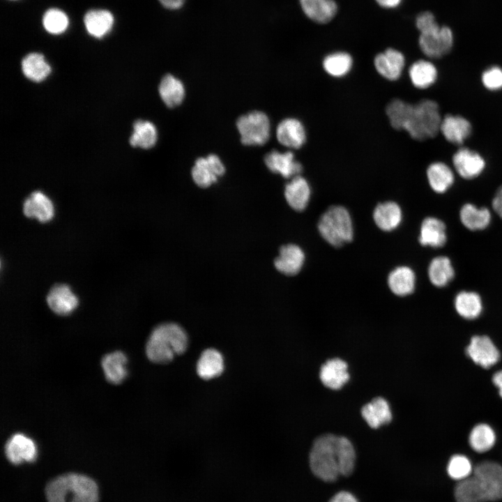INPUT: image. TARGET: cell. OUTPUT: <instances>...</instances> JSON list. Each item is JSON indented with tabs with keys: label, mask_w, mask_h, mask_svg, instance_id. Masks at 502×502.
<instances>
[{
	"label": "cell",
	"mask_w": 502,
	"mask_h": 502,
	"mask_svg": "<svg viewBox=\"0 0 502 502\" xmlns=\"http://www.w3.org/2000/svg\"><path fill=\"white\" fill-rule=\"evenodd\" d=\"M312 472L326 482L335 481L340 475L348 476L353 471L356 452L344 436L326 434L313 442L310 456Z\"/></svg>",
	"instance_id": "1"
},
{
	"label": "cell",
	"mask_w": 502,
	"mask_h": 502,
	"mask_svg": "<svg viewBox=\"0 0 502 502\" xmlns=\"http://www.w3.org/2000/svg\"><path fill=\"white\" fill-rule=\"evenodd\" d=\"M386 114L393 128L406 131L413 139L432 138L440 132L442 118L434 100L425 99L412 105L393 99L387 105Z\"/></svg>",
	"instance_id": "2"
},
{
	"label": "cell",
	"mask_w": 502,
	"mask_h": 502,
	"mask_svg": "<svg viewBox=\"0 0 502 502\" xmlns=\"http://www.w3.org/2000/svg\"><path fill=\"white\" fill-rule=\"evenodd\" d=\"M188 338L182 327L174 323L158 326L151 332L146 345L148 358L155 363H167L185 351Z\"/></svg>",
	"instance_id": "3"
},
{
	"label": "cell",
	"mask_w": 502,
	"mask_h": 502,
	"mask_svg": "<svg viewBox=\"0 0 502 502\" xmlns=\"http://www.w3.org/2000/svg\"><path fill=\"white\" fill-rule=\"evenodd\" d=\"M48 502H98V487L91 478L67 473L52 480L45 487Z\"/></svg>",
	"instance_id": "4"
},
{
	"label": "cell",
	"mask_w": 502,
	"mask_h": 502,
	"mask_svg": "<svg viewBox=\"0 0 502 502\" xmlns=\"http://www.w3.org/2000/svg\"><path fill=\"white\" fill-rule=\"evenodd\" d=\"M317 227L322 238L333 247H341L353 240L352 219L343 206H331L326 210L319 219Z\"/></svg>",
	"instance_id": "5"
},
{
	"label": "cell",
	"mask_w": 502,
	"mask_h": 502,
	"mask_svg": "<svg viewBox=\"0 0 502 502\" xmlns=\"http://www.w3.org/2000/svg\"><path fill=\"white\" fill-rule=\"evenodd\" d=\"M241 143L247 146H261L270 137L271 124L263 112L253 111L238 117L236 123Z\"/></svg>",
	"instance_id": "6"
},
{
	"label": "cell",
	"mask_w": 502,
	"mask_h": 502,
	"mask_svg": "<svg viewBox=\"0 0 502 502\" xmlns=\"http://www.w3.org/2000/svg\"><path fill=\"white\" fill-rule=\"evenodd\" d=\"M418 44L422 52L427 57L441 58L451 50L453 33L448 26L437 24L420 33Z\"/></svg>",
	"instance_id": "7"
},
{
	"label": "cell",
	"mask_w": 502,
	"mask_h": 502,
	"mask_svg": "<svg viewBox=\"0 0 502 502\" xmlns=\"http://www.w3.org/2000/svg\"><path fill=\"white\" fill-rule=\"evenodd\" d=\"M478 481L487 501L502 499V466L494 462L477 464L473 474Z\"/></svg>",
	"instance_id": "8"
},
{
	"label": "cell",
	"mask_w": 502,
	"mask_h": 502,
	"mask_svg": "<svg viewBox=\"0 0 502 502\" xmlns=\"http://www.w3.org/2000/svg\"><path fill=\"white\" fill-rule=\"evenodd\" d=\"M225 167L215 154H209L206 157H201L196 160L191 175L194 182L200 188H208L222 176Z\"/></svg>",
	"instance_id": "9"
},
{
	"label": "cell",
	"mask_w": 502,
	"mask_h": 502,
	"mask_svg": "<svg viewBox=\"0 0 502 502\" xmlns=\"http://www.w3.org/2000/svg\"><path fill=\"white\" fill-rule=\"evenodd\" d=\"M5 454L10 463L18 465L34 462L37 458L38 449L31 438L22 433H16L6 442Z\"/></svg>",
	"instance_id": "10"
},
{
	"label": "cell",
	"mask_w": 502,
	"mask_h": 502,
	"mask_svg": "<svg viewBox=\"0 0 502 502\" xmlns=\"http://www.w3.org/2000/svg\"><path fill=\"white\" fill-rule=\"evenodd\" d=\"M468 356L477 365L489 368L500 358V353L491 339L485 335L473 336L466 348Z\"/></svg>",
	"instance_id": "11"
},
{
	"label": "cell",
	"mask_w": 502,
	"mask_h": 502,
	"mask_svg": "<svg viewBox=\"0 0 502 502\" xmlns=\"http://www.w3.org/2000/svg\"><path fill=\"white\" fill-rule=\"evenodd\" d=\"M264 163L271 172L279 174L285 178L301 175L303 171L302 165L295 160L291 151L280 153L273 150L265 155Z\"/></svg>",
	"instance_id": "12"
},
{
	"label": "cell",
	"mask_w": 502,
	"mask_h": 502,
	"mask_svg": "<svg viewBox=\"0 0 502 502\" xmlns=\"http://www.w3.org/2000/svg\"><path fill=\"white\" fill-rule=\"evenodd\" d=\"M374 65L378 73L383 77L395 81L402 75L405 58L401 52L390 47L376 55Z\"/></svg>",
	"instance_id": "13"
},
{
	"label": "cell",
	"mask_w": 502,
	"mask_h": 502,
	"mask_svg": "<svg viewBox=\"0 0 502 502\" xmlns=\"http://www.w3.org/2000/svg\"><path fill=\"white\" fill-rule=\"evenodd\" d=\"M452 163L459 176L466 179L477 177L485 167L482 157L467 148H461L455 153Z\"/></svg>",
	"instance_id": "14"
},
{
	"label": "cell",
	"mask_w": 502,
	"mask_h": 502,
	"mask_svg": "<svg viewBox=\"0 0 502 502\" xmlns=\"http://www.w3.org/2000/svg\"><path fill=\"white\" fill-rule=\"evenodd\" d=\"M305 259V255L301 248L290 243L280 248L279 255L274 261V265L281 273L292 276L301 271Z\"/></svg>",
	"instance_id": "15"
},
{
	"label": "cell",
	"mask_w": 502,
	"mask_h": 502,
	"mask_svg": "<svg viewBox=\"0 0 502 502\" xmlns=\"http://www.w3.org/2000/svg\"><path fill=\"white\" fill-rule=\"evenodd\" d=\"M276 137L282 145L290 149H298L306 141V132L299 120L295 118H287L277 125Z\"/></svg>",
	"instance_id": "16"
},
{
	"label": "cell",
	"mask_w": 502,
	"mask_h": 502,
	"mask_svg": "<svg viewBox=\"0 0 502 502\" xmlns=\"http://www.w3.org/2000/svg\"><path fill=\"white\" fill-rule=\"evenodd\" d=\"M47 303L54 313L67 315L77 307L78 298L68 285L59 284L49 291Z\"/></svg>",
	"instance_id": "17"
},
{
	"label": "cell",
	"mask_w": 502,
	"mask_h": 502,
	"mask_svg": "<svg viewBox=\"0 0 502 502\" xmlns=\"http://www.w3.org/2000/svg\"><path fill=\"white\" fill-rule=\"evenodd\" d=\"M24 214L31 218H36L41 222L52 219L54 207L51 199L41 191L33 192L24 201Z\"/></svg>",
	"instance_id": "18"
},
{
	"label": "cell",
	"mask_w": 502,
	"mask_h": 502,
	"mask_svg": "<svg viewBox=\"0 0 502 502\" xmlns=\"http://www.w3.org/2000/svg\"><path fill=\"white\" fill-rule=\"evenodd\" d=\"M471 130L470 122L462 116L448 114L442 118L440 132L452 144H463L471 135Z\"/></svg>",
	"instance_id": "19"
},
{
	"label": "cell",
	"mask_w": 502,
	"mask_h": 502,
	"mask_svg": "<svg viewBox=\"0 0 502 502\" xmlns=\"http://www.w3.org/2000/svg\"><path fill=\"white\" fill-rule=\"evenodd\" d=\"M347 368V363L340 358L327 360L320 369L322 383L332 390L340 389L349 379Z\"/></svg>",
	"instance_id": "20"
},
{
	"label": "cell",
	"mask_w": 502,
	"mask_h": 502,
	"mask_svg": "<svg viewBox=\"0 0 502 502\" xmlns=\"http://www.w3.org/2000/svg\"><path fill=\"white\" fill-rule=\"evenodd\" d=\"M311 188L307 181L301 175L291 179L284 187V197L289 206L296 211H302L308 205Z\"/></svg>",
	"instance_id": "21"
},
{
	"label": "cell",
	"mask_w": 502,
	"mask_h": 502,
	"mask_svg": "<svg viewBox=\"0 0 502 502\" xmlns=\"http://www.w3.org/2000/svg\"><path fill=\"white\" fill-rule=\"evenodd\" d=\"M372 218L379 229L383 231H391L400 225L402 211L397 203L387 201L379 203L375 206Z\"/></svg>",
	"instance_id": "22"
},
{
	"label": "cell",
	"mask_w": 502,
	"mask_h": 502,
	"mask_svg": "<svg viewBox=\"0 0 502 502\" xmlns=\"http://www.w3.org/2000/svg\"><path fill=\"white\" fill-rule=\"evenodd\" d=\"M114 24L113 14L106 9H92L86 13L84 24L87 33L96 38H102L112 29Z\"/></svg>",
	"instance_id": "23"
},
{
	"label": "cell",
	"mask_w": 502,
	"mask_h": 502,
	"mask_svg": "<svg viewBox=\"0 0 502 502\" xmlns=\"http://www.w3.org/2000/svg\"><path fill=\"white\" fill-rule=\"evenodd\" d=\"M387 284L395 296L403 297L411 294L415 289L416 275L409 266H400L392 270L387 277Z\"/></svg>",
	"instance_id": "24"
},
{
	"label": "cell",
	"mask_w": 502,
	"mask_h": 502,
	"mask_svg": "<svg viewBox=\"0 0 502 502\" xmlns=\"http://www.w3.org/2000/svg\"><path fill=\"white\" fill-rule=\"evenodd\" d=\"M299 2L305 15L316 23L330 22L337 12L335 0H299Z\"/></svg>",
	"instance_id": "25"
},
{
	"label": "cell",
	"mask_w": 502,
	"mask_h": 502,
	"mask_svg": "<svg viewBox=\"0 0 502 502\" xmlns=\"http://www.w3.org/2000/svg\"><path fill=\"white\" fill-rule=\"evenodd\" d=\"M446 239V225L441 220L427 217L423 220L418 238L422 245L440 248L445 245Z\"/></svg>",
	"instance_id": "26"
},
{
	"label": "cell",
	"mask_w": 502,
	"mask_h": 502,
	"mask_svg": "<svg viewBox=\"0 0 502 502\" xmlns=\"http://www.w3.org/2000/svg\"><path fill=\"white\" fill-rule=\"evenodd\" d=\"M361 414L367 425L376 429L389 423L392 413L388 402L381 397H376L362 407Z\"/></svg>",
	"instance_id": "27"
},
{
	"label": "cell",
	"mask_w": 502,
	"mask_h": 502,
	"mask_svg": "<svg viewBox=\"0 0 502 502\" xmlns=\"http://www.w3.org/2000/svg\"><path fill=\"white\" fill-rule=\"evenodd\" d=\"M158 92L163 102L170 108L180 105L185 94L183 82L171 74H167L162 78Z\"/></svg>",
	"instance_id": "28"
},
{
	"label": "cell",
	"mask_w": 502,
	"mask_h": 502,
	"mask_svg": "<svg viewBox=\"0 0 502 502\" xmlns=\"http://www.w3.org/2000/svg\"><path fill=\"white\" fill-rule=\"evenodd\" d=\"M224 370V359L220 351L207 349L201 354L197 363V372L203 379H211L220 375Z\"/></svg>",
	"instance_id": "29"
},
{
	"label": "cell",
	"mask_w": 502,
	"mask_h": 502,
	"mask_svg": "<svg viewBox=\"0 0 502 502\" xmlns=\"http://www.w3.org/2000/svg\"><path fill=\"white\" fill-rule=\"evenodd\" d=\"M126 363V356L120 351L105 355L101 365L106 379L114 384L121 383L127 376Z\"/></svg>",
	"instance_id": "30"
},
{
	"label": "cell",
	"mask_w": 502,
	"mask_h": 502,
	"mask_svg": "<svg viewBox=\"0 0 502 502\" xmlns=\"http://www.w3.org/2000/svg\"><path fill=\"white\" fill-rule=\"evenodd\" d=\"M22 70L26 78L40 82L50 75L51 67L42 54L31 52L23 58Z\"/></svg>",
	"instance_id": "31"
},
{
	"label": "cell",
	"mask_w": 502,
	"mask_h": 502,
	"mask_svg": "<svg viewBox=\"0 0 502 502\" xmlns=\"http://www.w3.org/2000/svg\"><path fill=\"white\" fill-rule=\"evenodd\" d=\"M427 178L431 188L437 193L445 192L454 182V174L445 163H432L427 169Z\"/></svg>",
	"instance_id": "32"
},
{
	"label": "cell",
	"mask_w": 502,
	"mask_h": 502,
	"mask_svg": "<svg viewBox=\"0 0 502 502\" xmlns=\"http://www.w3.org/2000/svg\"><path fill=\"white\" fill-rule=\"evenodd\" d=\"M409 78L416 88L427 89L432 85L437 77L435 66L429 61L420 59L415 61L409 69Z\"/></svg>",
	"instance_id": "33"
},
{
	"label": "cell",
	"mask_w": 502,
	"mask_h": 502,
	"mask_svg": "<svg viewBox=\"0 0 502 502\" xmlns=\"http://www.w3.org/2000/svg\"><path fill=\"white\" fill-rule=\"evenodd\" d=\"M157 138V130L153 123L137 120L133 124V132L130 137V144L133 147L148 149L155 146Z\"/></svg>",
	"instance_id": "34"
},
{
	"label": "cell",
	"mask_w": 502,
	"mask_h": 502,
	"mask_svg": "<svg viewBox=\"0 0 502 502\" xmlns=\"http://www.w3.org/2000/svg\"><path fill=\"white\" fill-rule=\"evenodd\" d=\"M459 217L462 223L473 231L485 229L491 220V214L487 208H478L471 204H464L462 207Z\"/></svg>",
	"instance_id": "35"
},
{
	"label": "cell",
	"mask_w": 502,
	"mask_h": 502,
	"mask_svg": "<svg viewBox=\"0 0 502 502\" xmlns=\"http://www.w3.org/2000/svg\"><path fill=\"white\" fill-rule=\"evenodd\" d=\"M455 271L447 257L434 258L428 267V276L432 284L438 287L448 284L454 277Z\"/></svg>",
	"instance_id": "36"
},
{
	"label": "cell",
	"mask_w": 502,
	"mask_h": 502,
	"mask_svg": "<svg viewBox=\"0 0 502 502\" xmlns=\"http://www.w3.org/2000/svg\"><path fill=\"white\" fill-rule=\"evenodd\" d=\"M457 502H487L486 496L473 475L458 482L455 487Z\"/></svg>",
	"instance_id": "37"
},
{
	"label": "cell",
	"mask_w": 502,
	"mask_h": 502,
	"mask_svg": "<svg viewBox=\"0 0 502 502\" xmlns=\"http://www.w3.org/2000/svg\"><path fill=\"white\" fill-rule=\"evenodd\" d=\"M455 307L463 318L473 319L478 317L482 312V301L478 294L463 291L457 294Z\"/></svg>",
	"instance_id": "38"
},
{
	"label": "cell",
	"mask_w": 502,
	"mask_h": 502,
	"mask_svg": "<svg viewBox=\"0 0 502 502\" xmlns=\"http://www.w3.org/2000/svg\"><path fill=\"white\" fill-rule=\"evenodd\" d=\"M353 59L345 52H335L328 54L323 61V68L329 75L340 77L346 75L351 69Z\"/></svg>",
	"instance_id": "39"
},
{
	"label": "cell",
	"mask_w": 502,
	"mask_h": 502,
	"mask_svg": "<svg viewBox=\"0 0 502 502\" xmlns=\"http://www.w3.org/2000/svg\"><path fill=\"white\" fill-rule=\"evenodd\" d=\"M469 441L471 447L478 452L490 450L496 442V434L487 424L476 425L470 432Z\"/></svg>",
	"instance_id": "40"
},
{
	"label": "cell",
	"mask_w": 502,
	"mask_h": 502,
	"mask_svg": "<svg viewBox=\"0 0 502 502\" xmlns=\"http://www.w3.org/2000/svg\"><path fill=\"white\" fill-rule=\"evenodd\" d=\"M69 18L67 14L57 8L47 10L42 18V24L45 30L53 35L64 33L69 26Z\"/></svg>",
	"instance_id": "41"
},
{
	"label": "cell",
	"mask_w": 502,
	"mask_h": 502,
	"mask_svg": "<svg viewBox=\"0 0 502 502\" xmlns=\"http://www.w3.org/2000/svg\"><path fill=\"white\" fill-rule=\"evenodd\" d=\"M472 465L470 460L464 455H455L451 457L447 466L449 476L460 481L471 475Z\"/></svg>",
	"instance_id": "42"
},
{
	"label": "cell",
	"mask_w": 502,
	"mask_h": 502,
	"mask_svg": "<svg viewBox=\"0 0 502 502\" xmlns=\"http://www.w3.org/2000/svg\"><path fill=\"white\" fill-rule=\"evenodd\" d=\"M481 80L483 86L489 90L502 89V68L492 66L486 69L482 74Z\"/></svg>",
	"instance_id": "43"
},
{
	"label": "cell",
	"mask_w": 502,
	"mask_h": 502,
	"mask_svg": "<svg viewBox=\"0 0 502 502\" xmlns=\"http://www.w3.org/2000/svg\"><path fill=\"white\" fill-rule=\"evenodd\" d=\"M437 24L435 16L430 11L421 12L416 18V26L420 33L433 27Z\"/></svg>",
	"instance_id": "44"
},
{
	"label": "cell",
	"mask_w": 502,
	"mask_h": 502,
	"mask_svg": "<svg viewBox=\"0 0 502 502\" xmlns=\"http://www.w3.org/2000/svg\"><path fill=\"white\" fill-rule=\"evenodd\" d=\"M329 502H358L357 499L350 492L341 491L335 494Z\"/></svg>",
	"instance_id": "45"
},
{
	"label": "cell",
	"mask_w": 502,
	"mask_h": 502,
	"mask_svg": "<svg viewBox=\"0 0 502 502\" xmlns=\"http://www.w3.org/2000/svg\"><path fill=\"white\" fill-rule=\"evenodd\" d=\"M492 207L494 211L502 218V185L498 189L493 198Z\"/></svg>",
	"instance_id": "46"
},
{
	"label": "cell",
	"mask_w": 502,
	"mask_h": 502,
	"mask_svg": "<svg viewBox=\"0 0 502 502\" xmlns=\"http://www.w3.org/2000/svg\"><path fill=\"white\" fill-rule=\"evenodd\" d=\"M185 0H159L160 3L165 8L169 10H177L184 3Z\"/></svg>",
	"instance_id": "47"
},
{
	"label": "cell",
	"mask_w": 502,
	"mask_h": 502,
	"mask_svg": "<svg viewBox=\"0 0 502 502\" xmlns=\"http://www.w3.org/2000/svg\"><path fill=\"white\" fill-rule=\"evenodd\" d=\"M376 2L384 8H394L397 7L402 0H375Z\"/></svg>",
	"instance_id": "48"
},
{
	"label": "cell",
	"mask_w": 502,
	"mask_h": 502,
	"mask_svg": "<svg viewBox=\"0 0 502 502\" xmlns=\"http://www.w3.org/2000/svg\"><path fill=\"white\" fill-rule=\"evenodd\" d=\"M492 381L499 388V395L502 397V370H500L494 374Z\"/></svg>",
	"instance_id": "49"
},
{
	"label": "cell",
	"mask_w": 502,
	"mask_h": 502,
	"mask_svg": "<svg viewBox=\"0 0 502 502\" xmlns=\"http://www.w3.org/2000/svg\"><path fill=\"white\" fill-rule=\"evenodd\" d=\"M11 1H16V0H11Z\"/></svg>",
	"instance_id": "50"
}]
</instances>
